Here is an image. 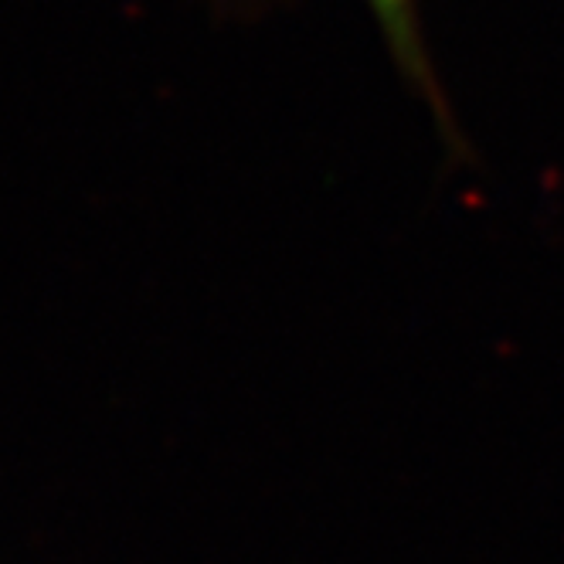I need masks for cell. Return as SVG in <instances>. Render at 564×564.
<instances>
[{"instance_id":"obj_1","label":"cell","mask_w":564,"mask_h":564,"mask_svg":"<svg viewBox=\"0 0 564 564\" xmlns=\"http://www.w3.org/2000/svg\"><path fill=\"white\" fill-rule=\"evenodd\" d=\"M365 4H368L381 37H384L394 68L405 75V83L425 99V106L438 119V127L446 130V137H456L453 112L446 106V93H442V83L435 75L429 45H425L419 0H365Z\"/></svg>"}]
</instances>
